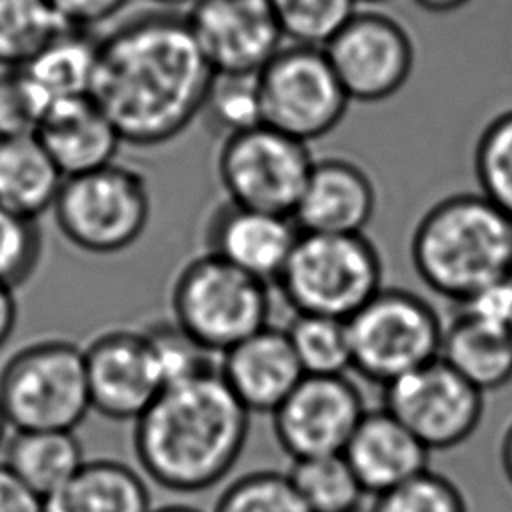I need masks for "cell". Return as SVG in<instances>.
<instances>
[{"instance_id":"1","label":"cell","mask_w":512,"mask_h":512,"mask_svg":"<svg viewBox=\"0 0 512 512\" xmlns=\"http://www.w3.org/2000/svg\"><path fill=\"white\" fill-rule=\"evenodd\" d=\"M210 78L184 10L154 8L100 38L90 96L124 144L156 148L200 118Z\"/></svg>"},{"instance_id":"2","label":"cell","mask_w":512,"mask_h":512,"mask_svg":"<svg viewBox=\"0 0 512 512\" xmlns=\"http://www.w3.org/2000/svg\"><path fill=\"white\" fill-rule=\"evenodd\" d=\"M250 412L218 370L164 386L134 420V454L142 472L172 492H202L238 462Z\"/></svg>"},{"instance_id":"3","label":"cell","mask_w":512,"mask_h":512,"mask_svg":"<svg viewBox=\"0 0 512 512\" xmlns=\"http://www.w3.org/2000/svg\"><path fill=\"white\" fill-rule=\"evenodd\" d=\"M410 260L428 290L462 304L512 276V218L480 192L444 196L416 222Z\"/></svg>"},{"instance_id":"4","label":"cell","mask_w":512,"mask_h":512,"mask_svg":"<svg viewBox=\"0 0 512 512\" xmlns=\"http://www.w3.org/2000/svg\"><path fill=\"white\" fill-rule=\"evenodd\" d=\"M170 312L184 334L220 356L270 324V284L204 252L176 272Z\"/></svg>"},{"instance_id":"5","label":"cell","mask_w":512,"mask_h":512,"mask_svg":"<svg viewBox=\"0 0 512 512\" xmlns=\"http://www.w3.org/2000/svg\"><path fill=\"white\" fill-rule=\"evenodd\" d=\"M382 274L366 234L300 232L276 286L294 314L348 320L384 286Z\"/></svg>"},{"instance_id":"6","label":"cell","mask_w":512,"mask_h":512,"mask_svg":"<svg viewBox=\"0 0 512 512\" xmlns=\"http://www.w3.org/2000/svg\"><path fill=\"white\" fill-rule=\"evenodd\" d=\"M150 212L152 196L144 174L120 162L66 176L52 206L60 234L78 250L100 256L134 246Z\"/></svg>"},{"instance_id":"7","label":"cell","mask_w":512,"mask_h":512,"mask_svg":"<svg viewBox=\"0 0 512 512\" xmlns=\"http://www.w3.org/2000/svg\"><path fill=\"white\" fill-rule=\"evenodd\" d=\"M0 404L14 430H74L92 410L84 348L68 340L24 346L0 372Z\"/></svg>"},{"instance_id":"8","label":"cell","mask_w":512,"mask_h":512,"mask_svg":"<svg viewBox=\"0 0 512 512\" xmlns=\"http://www.w3.org/2000/svg\"><path fill=\"white\" fill-rule=\"evenodd\" d=\"M352 370L382 386L440 354L444 324L434 306L404 288L382 286L348 320Z\"/></svg>"},{"instance_id":"9","label":"cell","mask_w":512,"mask_h":512,"mask_svg":"<svg viewBox=\"0 0 512 512\" xmlns=\"http://www.w3.org/2000/svg\"><path fill=\"white\" fill-rule=\"evenodd\" d=\"M262 122L306 144L330 134L352 100L324 48L286 42L258 72Z\"/></svg>"},{"instance_id":"10","label":"cell","mask_w":512,"mask_h":512,"mask_svg":"<svg viewBox=\"0 0 512 512\" xmlns=\"http://www.w3.org/2000/svg\"><path fill=\"white\" fill-rule=\"evenodd\" d=\"M314 160L310 144L258 124L222 138L216 174L226 200L292 216Z\"/></svg>"},{"instance_id":"11","label":"cell","mask_w":512,"mask_h":512,"mask_svg":"<svg viewBox=\"0 0 512 512\" xmlns=\"http://www.w3.org/2000/svg\"><path fill=\"white\" fill-rule=\"evenodd\" d=\"M352 102H384L410 80L416 46L408 28L374 6H358L324 46Z\"/></svg>"},{"instance_id":"12","label":"cell","mask_w":512,"mask_h":512,"mask_svg":"<svg viewBox=\"0 0 512 512\" xmlns=\"http://www.w3.org/2000/svg\"><path fill=\"white\" fill-rule=\"evenodd\" d=\"M382 408L430 452L450 450L478 430L484 394L436 358L386 384Z\"/></svg>"},{"instance_id":"13","label":"cell","mask_w":512,"mask_h":512,"mask_svg":"<svg viewBox=\"0 0 512 512\" xmlns=\"http://www.w3.org/2000/svg\"><path fill=\"white\" fill-rule=\"evenodd\" d=\"M366 414L358 386L346 376H304L272 412L274 436L292 460L342 454Z\"/></svg>"},{"instance_id":"14","label":"cell","mask_w":512,"mask_h":512,"mask_svg":"<svg viewBox=\"0 0 512 512\" xmlns=\"http://www.w3.org/2000/svg\"><path fill=\"white\" fill-rule=\"evenodd\" d=\"M184 14L212 72L258 74L286 44L266 0H194Z\"/></svg>"},{"instance_id":"15","label":"cell","mask_w":512,"mask_h":512,"mask_svg":"<svg viewBox=\"0 0 512 512\" xmlns=\"http://www.w3.org/2000/svg\"><path fill=\"white\" fill-rule=\"evenodd\" d=\"M92 410L110 420H136L164 388L144 330H108L84 348Z\"/></svg>"},{"instance_id":"16","label":"cell","mask_w":512,"mask_h":512,"mask_svg":"<svg viewBox=\"0 0 512 512\" xmlns=\"http://www.w3.org/2000/svg\"><path fill=\"white\" fill-rule=\"evenodd\" d=\"M298 234L292 216L224 200L206 224V252L266 284H276Z\"/></svg>"},{"instance_id":"17","label":"cell","mask_w":512,"mask_h":512,"mask_svg":"<svg viewBox=\"0 0 512 512\" xmlns=\"http://www.w3.org/2000/svg\"><path fill=\"white\" fill-rule=\"evenodd\" d=\"M378 192L366 168L346 156L316 158L294 222L300 232L364 234L376 214Z\"/></svg>"},{"instance_id":"18","label":"cell","mask_w":512,"mask_h":512,"mask_svg":"<svg viewBox=\"0 0 512 512\" xmlns=\"http://www.w3.org/2000/svg\"><path fill=\"white\" fill-rule=\"evenodd\" d=\"M218 374L250 414H272L304 378L286 330L270 324L220 354Z\"/></svg>"},{"instance_id":"19","label":"cell","mask_w":512,"mask_h":512,"mask_svg":"<svg viewBox=\"0 0 512 512\" xmlns=\"http://www.w3.org/2000/svg\"><path fill=\"white\" fill-rule=\"evenodd\" d=\"M342 454L370 496L412 480L430 462V450L384 408L366 410Z\"/></svg>"},{"instance_id":"20","label":"cell","mask_w":512,"mask_h":512,"mask_svg":"<svg viewBox=\"0 0 512 512\" xmlns=\"http://www.w3.org/2000/svg\"><path fill=\"white\" fill-rule=\"evenodd\" d=\"M34 134L64 178L116 162L120 146L124 144L118 130L92 96L50 106Z\"/></svg>"},{"instance_id":"21","label":"cell","mask_w":512,"mask_h":512,"mask_svg":"<svg viewBox=\"0 0 512 512\" xmlns=\"http://www.w3.org/2000/svg\"><path fill=\"white\" fill-rule=\"evenodd\" d=\"M98 42L100 38L92 36L90 30L66 26L20 68L44 112L58 102L90 96Z\"/></svg>"},{"instance_id":"22","label":"cell","mask_w":512,"mask_h":512,"mask_svg":"<svg viewBox=\"0 0 512 512\" xmlns=\"http://www.w3.org/2000/svg\"><path fill=\"white\" fill-rule=\"evenodd\" d=\"M144 478L124 462L86 460L44 500V512H152Z\"/></svg>"},{"instance_id":"23","label":"cell","mask_w":512,"mask_h":512,"mask_svg":"<svg viewBox=\"0 0 512 512\" xmlns=\"http://www.w3.org/2000/svg\"><path fill=\"white\" fill-rule=\"evenodd\" d=\"M64 174L36 134L0 136V206L36 220L52 210Z\"/></svg>"},{"instance_id":"24","label":"cell","mask_w":512,"mask_h":512,"mask_svg":"<svg viewBox=\"0 0 512 512\" xmlns=\"http://www.w3.org/2000/svg\"><path fill=\"white\" fill-rule=\"evenodd\" d=\"M438 358L482 394L512 380V340L506 328L480 322L464 312L444 324Z\"/></svg>"},{"instance_id":"25","label":"cell","mask_w":512,"mask_h":512,"mask_svg":"<svg viewBox=\"0 0 512 512\" xmlns=\"http://www.w3.org/2000/svg\"><path fill=\"white\" fill-rule=\"evenodd\" d=\"M86 462L74 430H16L4 464L42 500L62 488Z\"/></svg>"},{"instance_id":"26","label":"cell","mask_w":512,"mask_h":512,"mask_svg":"<svg viewBox=\"0 0 512 512\" xmlns=\"http://www.w3.org/2000/svg\"><path fill=\"white\" fill-rule=\"evenodd\" d=\"M286 474L310 512H360L368 496L344 454L292 460Z\"/></svg>"},{"instance_id":"27","label":"cell","mask_w":512,"mask_h":512,"mask_svg":"<svg viewBox=\"0 0 512 512\" xmlns=\"http://www.w3.org/2000/svg\"><path fill=\"white\" fill-rule=\"evenodd\" d=\"M64 28L48 0H0V66L22 68Z\"/></svg>"},{"instance_id":"28","label":"cell","mask_w":512,"mask_h":512,"mask_svg":"<svg viewBox=\"0 0 512 512\" xmlns=\"http://www.w3.org/2000/svg\"><path fill=\"white\" fill-rule=\"evenodd\" d=\"M304 376H340L352 370L346 320L294 314L284 328Z\"/></svg>"},{"instance_id":"29","label":"cell","mask_w":512,"mask_h":512,"mask_svg":"<svg viewBox=\"0 0 512 512\" xmlns=\"http://www.w3.org/2000/svg\"><path fill=\"white\" fill-rule=\"evenodd\" d=\"M200 118L220 138L264 124L258 74L212 72Z\"/></svg>"},{"instance_id":"30","label":"cell","mask_w":512,"mask_h":512,"mask_svg":"<svg viewBox=\"0 0 512 512\" xmlns=\"http://www.w3.org/2000/svg\"><path fill=\"white\" fill-rule=\"evenodd\" d=\"M478 192L512 218V108L482 128L474 146Z\"/></svg>"},{"instance_id":"31","label":"cell","mask_w":512,"mask_h":512,"mask_svg":"<svg viewBox=\"0 0 512 512\" xmlns=\"http://www.w3.org/2000/svg\"><path fill=\"white\" fill-rule=\"evenodd\" d=\"M286 42L324 48L360 6L356 0H266Z\"/></svg>"},{"instance_id":"32","label":"cell","mask_w":512,"mask_h":512,"mask_svg":"<svg viewBox=\"0 0 512 512\" xmlns=\"http://www.w3.org/2000/svg\"><path fill=\"white\" fill-rule=\"evenodd\" d=\"M212 512H310L288 474L256 470L228 484Z\"/></svg>"},{"instance_id":"33","label":"cell","mask_w":512,"mask_h":512,"mask_svg":"<svg viewBox=\"0 0 512 512\" xmlns=\"http://www.w3.org/2000/svg\"><path fill=\"white\" fill-rule=\"evenodd\" d=\"M164 386L218 370V356L198 346L172 320L144 328Z\"/></svg>"},{"instance_id":"34","label":"cell","mask_w":512,"mask_h":512,"mask_svg":"<svg viewBox=\"0 0 512 512\" xmlns=\"http://www.w3.org/2000/svg\"><path fill=\"white\" fill-rule=\"evenodd\" d=\"M368 512H468L458 484L426 470L412 480L374 496Z\"/></svg>"},{"instance_id":"35","label":"cell","mask_w":512,"mask_h":512,"mask_svg":"<svg viewBox=\"0 0 512 512\" xmlns=\"http://www.w3.org/2000/svg\"><path fill=\"white\" fill-rule=\"evenodd\" d=\"M42 254L36 220L0 206V284L18 288L32 278Z\"/></svg>"},{"instance_id":"36","label":"cell","mask_w":512,"mask_h":512,"mask_svg":"<svg viewBox=\"0 0 512 512\" xmlns=\"http://www.w3.org/2000/svg\"><path fill=\"white\" fill-rule=\"evenodd\" d=\"M44 106L20 72V68L0 70V136L34 134Z\"/></svg>"},{"instance_id":"37","label":"cell","mask_w":512,"mask_h":512,"mask_svg":"<svg viewBox=\"0 0 512 512\" xmlns=\"http://www.w3.org/2000/svg\"><path fill=\"white\" fill-rule=\"evenodd\" d=\"M460 306V312L480 322L508 330L512 322V276L484 286Z\"/></svg>"},{"instance_id":"38","label":"cell","mask_w":512,"mask_h":512,"mask_svg":"<svg viewBox=\"0 0 512 512\" xmlns=\"http://www.w3.org/2000/svg\"><path fill=\"white\" fill-rule=\"evenodd\" d=\"M66 26L92 30L122 12L128 0H48Z\"/></svg>"},{"instance_id":"39","label":"cell","mask_w":512,"mask_h":512,"mask_svg":"<svg viewBox=\"0 0 512 512\" xmlns=\"http://www.w3.org/2000/svg\"><path fill=\"white\" fill-rule=\"evenodd\" d=\"M0 512H44V500L0 462Z\"/></svg>"},{"instance_id":"40","label":"cell","mask_w":512,"mask_h":512,"mask_svg":"<svg viewBox=\"0 0 512 512\" xmlns=\"http://www.w3.org/2000/svg\"><path fill=\"white\" fill-rule=\"evenodd\" d=\"M18 320V302L14 296V288L0 284V348L8 342L16 328Z\"/></svg>"},{"instance_id":"41","label":"cell","mask_w":512,"mask_h":512,"mask_svg":"<svg viewBox=\"0 0 512 512\" xmlns=\"http://www.w3.org/2000/svg\"><path fill=\"white\" fill-rule=\"evenodd\" d=\"M470 2L472 0H414V4L418 8L432 12V14H450V12L464 8Z\"/></svg>"},{"instance_id":"42","label":"cell","mask_w":512,"mask_h":512,"mask_svg":"<svg viewBox=\"0 0 512 512\" xmlns=\"http://www.w3.org/2000/svg\"><path fill=\"white\" fill-rule=\"evenodd\" d=\"M500 466H502L506 480L512 486V422L506 426V430L500 438Z\"/></svg>"},{"instance_id":"43","label":"cell","mask_w":512,"mask_h":512,"mask_svg":"<svg viewBox=\"0 0 512 512\" xmlns=\"http://www.w3.org/2000/svg\"><path fill=\"white\" fill-rule=\"evenodd\" d=\"M158 8H168V10H186L194 0H152Z\"/></svg>"},{"instance_id":"44","label":"cell","mask_w":512,"mask_h":512,"mask_svg":"<svg viewBox=\"0 0 512 512\" xmlns=\"http://www.w3.org/2000/svg\"><path fill=\"white\" fill-rule=\"evenodd\" d=\"M152 512H200V510L192 508V506H186V504H170V506L154 508Z\"/></svg>"},{"instance_id":"45","label":"cell","mask_w":512,"mask_h":512,"mask_svg":"<svg viewBox=\"0 0 512 512\" xmlns=\"http://www.w3.org/2000/svg\"><path fill=\"white\" fill-rule=\"evenodd\" d=\"M8 420H6V414L2 410V404H0V450L6 446V430H8Z\"/></svg>"},{"instance_id":"46","label":"cell","mask_w":512,"mask_h":512,"mask_svg":"<svg viewBox=\"0 0 512 512\" xmlns=\"http://www.w3.org/2000/svg\"><path fill=\"white\" fill-rule=\"evenodd\" d=\"M360 6H374V4H380V2H386V0H356Z\"/></svg>"},{"instance_id":"47","label":"cell","mask_w":512,"mask_h":512,"mask_svg":"<svg viewBox=\"0 0 512 512\" xmlns=\"http://www.w3.org/2000/svg\"><path fill=\"white\" fill-rule=\"evenodd\" d=\"M508 334H510V340H512V322H510V326H508Z\"/></svg>"}]
</instances>
